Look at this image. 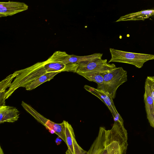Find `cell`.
<instances>
[{"label": "cell", "mask_w": 154, "mask_h": 154, "mask_svg": "<svg viewBox=\"0 0 154 154\" xmlns=\"http://www.w3.org/2000/svg\"><path fill=\"white\" fill-rule=\"evenodd\" d=\"M0 154H4L3 150L0 145Z\"/></svg>", "instance_id": "21"}, {"label": "cell", "mask_w": 154, "mask_h": 154, "mask_svg": "<svg viewBox=\"0 0 154 154\" xmlns=\"http://www.w3.org/2000/svg\"><path fill=\"white\" fill-rule=\"evenodd\" d=\"M60 138L59 137H58L56 138L55 140V142L57 145H59L61 143V140Z\"/></svg>", "instance_id": "20"}, {"label": "cell", "mask_w": 154, "mask_h": 154, "mask_svg": "<svg viewBox=\"0 0 154 154\" xmlns=\"http://www.w3.org/2000/svg\"><path fill=\"white\" fill-rule=\"evenodd\" d=\"M73 144L75 154H87V151L84 150L78 144L75 137L73 139Z\"/></svg>", "instance_id": "18"}, {"label": "cell", "mask_w": 154, "mask_h": 154, "mask_svg": "<svg viewBox=\"0 0 154 154\" xmlns=\"http://www.w3.org/2000/svg\"><path fill=\"white\" fill-rule=\"evenodd\" d=\"M107 59L99 58L91 61L79 63L75 73L81 75L92 72L100 73L116 66L113 63H107Z\"/></svg>", "instance_id": "6"}, {"label": "cell", "mask_w": 154, "mask_h": 154, "mask_svg": "<svg viewBox=\"0 0 154 154\" xmlns=\"http://www.w3.org/2000/svg\"><path fill=\"white\" fill-rule=\"evenodd\" d=\"M20 112L16 108L5 106H0V124L5 122H14L19 117Z\"/></svg>", "instance_id": "10"}, {"label": "cell", "mask_w": 154, "mask_h": 154, "mask_svg": "<svg viewBox=\"0 0 154 154\" xmlns=\"http://www.w3.org/2000/svg\"><path fill=\"white\" fill-rule=\"evenodd\" d=\"M154 14L153 9L143 10L137 12L129 14L121 17L116 22L130 20H144Z\"/></svg>", "instance_id": "12"}, {"label": "cell", "mask_w": 154, "mask_h": 154, "mask_svg": "<svg viewBox=\"0 0 154 154\" xmlns=\"http://www.w3.org/2000/svg\"><path fill=\"white\" fill-rule=\"evenodd\" d=\"M60 72H55L43 74L37 78L25 88L26 90H33L44 82L50 81Z\"/></svg>", "instance_id": "14"}, {"label": "cell", "mask_w": 154, "mask_h": 154, "mask_svg": "<svg viewBox=\"0 0 154 154\" xmlns=\"http://www.w3.org/2000/svg\"><path fill=\"white\" fill-rule=\"evenodd\" d=\"M6 91L5 90L0 92V106H6L5 94Z\"/></svg>", "instance_id": "19"}, {"label": "cell", "mask_w": 154, "mask_h": 154, "mask_svg": "<svg viewBox=\"0 0 154 154\" xmlns=\"http://www.w3.org/2000/svg\"><path fill=\"white\" fill-rule=\"evenodd\" d=\"M106 129L100 127L97 136L92 144L87 154H100L105 145Z\"/></svg>", "instance_id": "11"}, {"label": "cell", "mask_w": 154, "mask_h": 154, "mask_svg": "<svg viewBox=\"0 0 154 154\" xmlns=\"http://www.w3.org/2000/svg\"><path fill=\"white\" fill-rule=\"evenodd\" d=\"M17 75V73L14 72L13 73L9 75L0 81V92L6 90L7 88L10 87L13 79Z\"/></svg>", "instance_id": "17"}, {"label": "cell", "mask_w": 154, "mask_h": 154, "mask_svg": "<svg viewBox=\"0 0 154 154\" xmlns=\"http://www.w3.org/2000/svg\"><path fill=\"white\" fill-rule=\"evenodd\" d=\"M65 126L66 143L67 146L66 154H75L73 144V139L75 137L74 130L68 122L63 120Z\"/></svg>", "instance_id": "13"}, {"label": "cell", "mask_w": 154, "mask_h": 154, "mask_svg": "<svg viewBox=\"0 0 154 154\" xmlns=\"http://www.w3.org/2000/svg\"><path fill=\"white\" fill-rule=\"evenodd\" d=\"M81 76L89 81L96 83L98 85L102 84L103 82V77L99 72L90 73L82 75Z\"/></svg>", "instance_id": "16"}, {"label": "cell", "mask_w": 154, "mask_h": 154, "mask_svg": "<svg viewBox=\"0 0 154 154\" xmlns=\"http://www.w3.org/2000/svg\"><path fill=\"white\" fill-rule=\"evenodd\" d=\"M73 66L71 63L65 64L57 61L38 62L23 69L15 71L17 75L12 82L5 94V99L9 97L18 88H25L38 77L46 73L53 72H72Z\"/></svg>", "instance_id": "1"}, {"label": "cell", "mask_w": 154, "mask_h": 154, "mask_svg": "<svg viewBox=\"0 0 154 154\" xmlns=\"http://www.w3.org/2000/svg\"><path fill=\"white\" fill-rule=\"evenodd\" d=\"M28 6L23 2L8 1L0 2V17L11 16L28 9Z\"/></svg>", "instance_id": "8"}, {"label": "cell", "mask_w": 154, "mask_h": 154, "mask_svg": "<svg viewBox=\"0 0 154 154\" xmlns=\"http://www.w3.org/2000/svg\"><path fill=\"white\" fill-rule=\"evenodd\" d=\"M103 77L102 84L97 89L101 90L112 99L119 87L127 81V72L122 67L116 66L100 73Z\"/></svg>", "instance_id": "3"}, {"label": "cell", "mask_w": 154, "mask_h": 154, "mask_svg": "<svg viewBox=\"0 0 154 154\" xmlns=\"http://www.w3.org/2000/svg\"><path fill=\"white\" fill-rule=\"evenodd\" d=\"M111 59L108 63L111 62L122 63L133 65L140 68L146 62L154 59L153 55L124 51L109 49Z\"/></svg>", "instance_id": "4"}, {"label": "cell", "mask_w": 154, "mask_h": 154, "mask_svg": "<svg viewBox=\"0 0 154 154\" xmlns=\"http://www.w3.org/2000/svg\"><path fill=\"white\" fill-rule=\"evenodd\" d=\"M49 131H52L66 143L65 126L63 122L58 124L48 120L44 126Z\"/></svg>", "instance_id": "15"}, {"label": "cell", "mask_w": 154, "mask_h": 154, "mask_svg": "<svg viewBox=\"0 0 154 154\" xmlns=\"http://www.w3.org/2000/svg\"><path fill=\"white\" fill-rule=\"evenodd\" d=\"M84 88L86 90L100 99L106 105L111 112L114 121L123 123V120L117 110L112 98L103 91L97 88L86 85H85Z\"/></svg>", "instance_id": "7"}, {"label": "cell", "mask_w": 154, "mask_h": 154, "mask_svg": "<svg viewBox=\"0 0 154 154\" xmlns=\"http://www.w3.org/2000/svg\"><path fill=\"white\" fill-rule=\"evenodd\" d=\"M144 100L147 119L154 128V77L148 76L145 82Z\"/></svg>", "instance_id": "5"}, {"label": "cell", "mask_w": 154, "mask_h": 154, "mask_svg": "<svg viewBox=\"0 0 154 154\" xmlns=\"http://www.w3.org/2000/svg\"><path fill=\"white\" fill-rule=\"evenodd\" d=\"M106 134L108 154H126L128 133L123 123L114 121L112 128L106 130Z\"/></svg>", "instance_id": "2"}, {"label": "cell", "mask_w": 154, "mask_h": 154, "mask_svg": "<svg viewBox=\"0 0 154 154\" xmlns=\"http://www.w3.org/2000/svg\"><path fill=\"white\" fill-rule=\"evenodd\" d=\"M102 55L103 54L96 53L89 55L77 56L74 55H69L66 52L62 59L57 60L56 61L61 62L65 64L69 63H78L101 58Z\"/></svg>", "instance_id": "9"}]
</instances>
